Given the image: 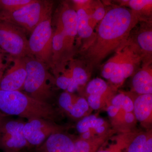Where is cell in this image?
<instances>
[{"label": "cell", "instance_id": "6da1fadb", "mask_svg": "<svg viewBox=\"0 0 152 152\" xmlns=\"http://www.w3.org/2000/svg\"><path fill=\"white\" fill-rule=\"evenodd\" d=\"M141 18L137 13L125 8H113L108 11L93 41L85 49V58L88 66L99 65L126 43Z\"/></svg>", "mask_w": 152, "mask_h": 152}, {"label": "cell", "instance_id": "7a4b0ae2", "mask_svg": "<svg viewBox=\"0 0 152 152\" xmlns=\"http://www.w3.org/2000/svg\"><path fill=\"white\" fill-rule=\"evenodd\" d=\"M0 112L28 121L39 118L54 121L58 117L56 110L50 104L36 100L21 91L0 89Z\"/></svg>", "mask_w": 152, "mask_h": 152}, {"label": "cell", "instance_id": "3957f363", "mask_svg": "<svg viewBox=\"0 0 152 152\" xmlns=\"http://www.w3.org/2000/svg\"><path fill=\"white\" fill-rule=\"evenodd\" d=\"M26 77L23 89L27 94L40 102L49 103L53 96L56 79L45 63L31 55L24 57Z\"/></svg>", "mask_w": 152, "mask_h": 152}, {"label": "cell", "instance_id": "277c9868", "mask_svg": "<svg viewBox=\"0 0 152 152\" xmlns=\"http://www.w3.org/2000/svg\"><path fill=\"white\" fill-rule=\"evenodd\" d=\"M142 59L137 48L127 41L104 65L102 76L114 84H121L132 75Z\"/></svg>", "mask_w": 152, "mask_h": 152}, {"label": "cell", "instance_id": "5b68a950", "mask_svg": "<svg viewBox=\"0 0 152 152\" xmlns=\"http://www.w3.org/2000/svg\"><path fill=\"white\" fill-rule=\"evenodd\" d=\"M53 6L51 1L34 0L15 12H0V20L12 24L30 34L42 22L51 18Z\"/></svg>", "mask_w": 152, "mask_h": 152}, {"label": "cell", "instance_id": "8992f818", "mask_svg": "<svg viewBox=\"0 0 152 152\" xmlns=\"http://www.w3.org/2000/svg\"><path fill=\"white\" fill-rule=\"evenodd\" d=\"M54 32L51 18L40 23L30 34L28 39L30 55L53 68L52 40Z\"/></svg>", "mask_w": 152, "mask_h": 152}, {"label": "cell", "instance_id": "52a82bcc", "mask_svg": "<svg viewBox=\"0 0 152 152\" xmlns=\"http://www.w3.org/2000/svg\"><path fill=\"white\" fill-rule=\"evenodd\" d=\"M0 49L12 58L30 55L26 34L20 28L0 20Z\"/></svg>", "mask_w": 152, "mask_h": 152}, {"label": "cell", "instance_id": "ba28073f", "mask_svg": "<svg viewBox=\"0 0 152 152\" xmlns=\"http://www.w3.org/2000/svg\"><path fill=\"white\" fill-rule=\"evenodd\" d=\"M25 123L6 120L0 127V150L3 152H19L29 144L24 135Z\"/></svg>", "mask_w": 152, "mask_h": 152}, {"label": "cell", "instance_id": "9c48e42d", "mask_svg": "<svg viewBox=\"0 0 152 152\" xmlns=\"http://www.w3.org/2000/svg\"><path fill=\"white\" fill-rule=\"evenodd\" d=\"M62 129L53 121L43 118L28 120L25 123L23 132L30 146H39L49 137L62 132Z\"/></svg>", "mask_w": 152, "mask_h": 152}, {"label": "cell", "instance_id": "30bf717a", "mask_svg": "<svg viewBox=\"0 0 152 152\" xmlns=\"http://www.w3.org/2000/svg\"><path fill=\"white\" fill-rule=\"evenodd\" d=\"M12 65L0 80V89L14 91L23 89L27 73L24 58H13Z\"/></svg>", "mask_w": 152, "mask_h": 152}, {"label": "cell", "instance_id": "8fae6325", "mask_svg": "<svg viewBox=\"0 0 152 152\" xmlns=\"http://www.w3.org/2000/svg\"><path fill=\"white\" fill-rule=\"evenodd\" d=\"M57 23L59 24L68 42L74 48L75 38L77 35V14L75 10L68 4L61 8Z\"/></svg>", "mask_w": 152, "mask_h": 152}, {"label": "cell", "instance_id": "7c38bea8", "mask_svg": "<svg viewBox=\"0 0 152 152\" xmlns=\"http://www.w3.org/2000/svg\"><path fill=\"white\" fill-rule=\"evenodd\" d=\"M58 104L64 110L77 118L83 116L89 107L84 98L77 97L67 91L60 95Z\"/></svg>", "mask_w": 152, "mask_h": 152}, {"label": "cell", "instance_id": "4fadbf2b", "mask_svg": "<svg viewBox=\"0 0 152 152\" xmlns=\"http://www.w3.org/2000/svg\"><path fill=\"white\" fill-rule=\"evenodd\" d=\"M75 142L62 132L53 134L39 146L37 152H71Z\"/></svg>", "mask_w": 152, "mask_h": 152}, {"label": "cell", "instance_id": "5bb4252c", "mask_svg": "<svg viewBox=\"0 0 152 152\" xmlns=\"http://www.w3.org/2000/svg\"><path fill=\"white\" fill-rule=\"evenodd\" d=\"M108 85L102 79L97 78L93 80L88 84L86 92L88 96L87 100L89 107L94 110L100 108L102 98L107 91Z\"/></svg>", "mask_w": 152, "mask_h": 152}, {"label": "cell", "instance_id": "9a60e30c", "mask_svg": "<svg viewBox=\"0 0 152 152\" xmlns=\"http://www.w3.org/2000/svg\"><path fill=\"white\" fill-rule=\"evenodd\" d=\"M150 64L146 63L133 77V88L140 95L152 94V70Z\"/></svg>", "mask_w": 152, "mask_h": 152}, {"label": "cell", "instance_id": "2e32d148", "mask_svg": "<svg viewBox=\"0 0 152 152\" xmlns=\"http://www.w3.org/2000/svg\"><path fill=\"white\" fill-rule=\"evenodd\" d=\"M135 117L141 122H147L151 118L152 94L140 95L134 102Z\"/></svg>", "mask_w": 152, "mask_h": 152}, {"label": "cell", "instance_id": "e0dca14e", "mask_svg": "<svg viewBox=\"0 0 152 152\" xmlns=\"http://www.w3.org/2000/svg\"><path fill=\"white\" fill-rule=\"evenodd\" d=\"M144 28L139 30L136 37V43L132 42L137 48L142 56L151 58L152 52V31L151 27L145 25Z\"/></svg>", "mask_w": 152, "mask_h": 152}, {"label": "cell", "instance_id": "ac0fdd59", "mask_svg": "<svg viewBox=\"0 0 152 152\" xmlns=\"http://www.w3.org/2000/svg\"><path fill=\"white\" fill-rule=\"evenodd\" d=\"M70 83L66 91L73 94L77 91L81 86H83L88 80V75L83 68L77 65L71 66Z\"/></svg>", "mask_w": 152, "mask_h": 152}, {"label": "cell", "instance_id": "d6986e66", "mask_svg": "<svg viewBox=\"0 0 152 152\" xmlns=\"http://www.w3.org/2000/svg\"><path fill=\"white\" fill-rule=\"evenodd\" d=\"M76 12L77 35L82 39H89L94 35L93 28L90 24L89 16L84 9H77Z\"/></svg>", "mask_w": 152, "mask_h": 152}, {"label": "cell", "instance_id": "ffe728a7", "mask_svg": "<svg viewBox=\"0 0 152 152\" xmlns=\"http://www.w3.org/2000/svg\"><path fill=\"white\" fill-rule=\"evenodd\" d=\"M107 138L106 135L88 140L80 139L75 142L73 149L71 152H96Z\"/></svg>", "mask_w": 152, "mask_h": 152}, {"label": "cell", "instance_id": "44dd1931", "mask_svg": "<svg viewBox=\"0 0 152 152\" xmlns=\"http://www.w3.org/2000/svg\"><path fill=\"white\" fill-rule=\"evenodd\" d=\"M104 121L102 118L91 115L79 121L76 126V129L78 132L83 134L90 131L91 129H94L96 131L97 128L104 126Z\"/></svg>", "mask_w": 152, "mask_h": 152}, {"label": "cell", "instance_id": "7402d4cb", "mask_svg": "<svg viewBox=\"0 0 152 152\" xmlns=\"http://www.w3.org/2000/svg\"><path fill=\"white\" fill-rule=\"evenodd\" d=\"M34 0H0V12H12L32 3Z\"/></svg>", "mask_w": 152, "mask_h": 152}, {"label": "cell", "instance_id": "603a6c76", "mask_svg": "<svg viewBox=\"0 0 152 152\" xmlns=\"http://www.w3.org/2000/svg\"><path fill=\"white\" fill-rule=\"evenodd\" d=\"M132 10L136 12L141 17L142 14L150 15L151 12V0H131L126 1Z\"/></svg>", "mask_w": 152, "mask_h": 152}, {"label": "cell", "instance_id": "cb8c5ba5", "mask_svg": "<svg viewBox=\"0 0 152 152\" xmlns=\"http://www.w3.org/2000/svg\"><path fill=\"white\" fill-rule=\"evenodd\" d=\"M146 134H140L131 140L129 142L127 152H143L145 144L148 139Z\"/></svg>", "mask_w": 152, "mask_h": 152}, {"label": "cell", "instance_id": "d4e9b609", "mask_svg": "<svg viewBox=\"0 0 152 152\" xmlns=\"http://www.w3.org/2000/svg\"><path fill=\"white\" fill-rule=\"evenodd\" d=\"M129 142L127 139H118L115 143L108 148L98 150L96 152H123L124 150L127 149Z\"/></svg>", "mask_w": 152, "mask_h": 152}, {"label": "cell", "instance_id": "484cf974", "mask_svg": "<svg viewBox=\"0 0 152 152\" xmlns=\"http://www.w3.org/2000/svg\"><path fill=\"white\" fill-rule=\"evenodd\" d=\"M61 75L57 76L56 79V84L61 89L66 91L70 83L71 77L70 69L65 70Z\"/></svg>", "mask_w": 152, "mask_h": 152}, {"label": "cell", "instance_id": "4316f807", "mask_svg": "<svg viewBox=\"0 0 152 152\" xmlns=\"http://www.w3.org/2000/svg\"><path fill=\"white\" fill-rule=\"evenodd\" d=\"M12 62V57L7 54L0 49V80L2 79L11 63Z\"/></svg>", "mask_w": 152, "mask_h": 152}, {"label": "cell", "instance_id": "83f0119b", "mask_svg": "<svg viewBox=\"0 0 152 152\" xmlns=\"http://www.w3.org/2000/svg\"><path fill=\"white\" fill-rule=\"evenodd\" d=\"M106 11L102 7H98L93 14L89 16V23L94 28L97 22L101 21L106 15Z\"/></svg>", "mask_w": 152, "mask_h": 152}, {"label": "cell", "instance_id": "f1b7e54d", "mask_svg": "<svg viewBox=\"0 0 152 152\" xmlns=\"http://www.w3.org/2000/svg\"><path fill=\"white\" fill-rule=\"evenodd\" d=\"M125 113H131L134 111V102L129 97L126 95L122 108Z\"/></svg>", "mask_w": 152, "mask_h": 152}, {"label": "cell", "instance_id": "f546056e", "mask_svg": "<svg viewBox=\"0 0 152 152\" xmlns=\"http://www.w3.org/2000/svg\"><path fill=\"white\" fill-rule=\"evenodd\" d=\"M120 110L118 108L111 105L107 108V111L109 116L113 118L117 115Z\"/></svg>", "mask_w": 152, "mask_h": 152}, {"label": "cell", "instance_id": "4dcf8cb0", "mask_svg": "<svg viewBox=\"0 0 152 152\" xmlns=\"http://www.w3.org/2000/svg\"><path fill=\"white\" fill-rule=\"evenodd\" d=\"M143 152H152V138L151 136H148L145 144Z\"/></svg>", "mask_w": 152, "mask_h": 152}, {"label": "cell", "instance_id": "1f68e13d", "mask_svg": "<svg viewBox=\"0 0 152 152\" xmlns=\"http://www.w3.org/2000/svg\"><path fill=\"white\" fill-rule=\"evenodd\" d=\"M124 118L126 122L128 124H131V123H132L134 120V115L132 112L125 113Z\"/></svg>", "mask_w": 152, "mask_h": 152}, {"label": "cell", "instance_id": "d6a6232c", "mask_svg": "<svg viewBox=\"0 0 152 152\" xmlns=\"http://www.w3.org/2000/svg\"><path fill=\"white\" fill-rule=\"evenodd\" d=\"M7 116L8 115H7L0 112V127L2 126L3 123L7 120Z\"/></svg>", "mask_w": 152, "mask_h": 152}, {"label": "cell", "instance_id": "836d02e7", "mask_svg": "<svg viewBox=\"0 0 152 152\" xmlns=\"http://www.w3.org/2000/svg\"><path fill=\"white\" fill-rule=\"evenodd\" d=\"M91 133L90 131L86 132L83 134L82 136V139L83 140H88V139L91 138Z\"/></svg>", "mask_w": 152, "mask_h": 152}]
</instances>
